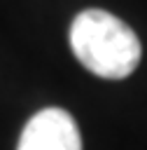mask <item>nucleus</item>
I'll use <instances>...</instances> for the list:
<instances>
[{
  "label": "nucleus",
  "instance_id": "nucleus-2",
  "mask_svg": "<svg viewBox=\"0 0 147 150\" xmlns=\"http://www.w3.org/2000/svg\"><path fill=\"white\" fill-rule=\"evenodd\" d=\"M16 150H82L79 129L65 110L44 108L28 120Z\"/></svg>",
  "mask_w": 147,
  "mask_h": 150
},
{
  "label": "nucleus",
  "instance_id": "nucleus-1",
  "mask_svg": "<svg viewBox=\"0 0 147 150\" xmlns=\"http://www.w3.org/2000/svg\"><path fill=\"white\" fill-rule=\"evenodd\" d=\"M70 47L79 63L105 80L128 77L140 63L138 35L103 9L79 12L70 26Z\"/></svg>",
  "mask_w": 147,
  "mask_h": 150
}]
</instances>
